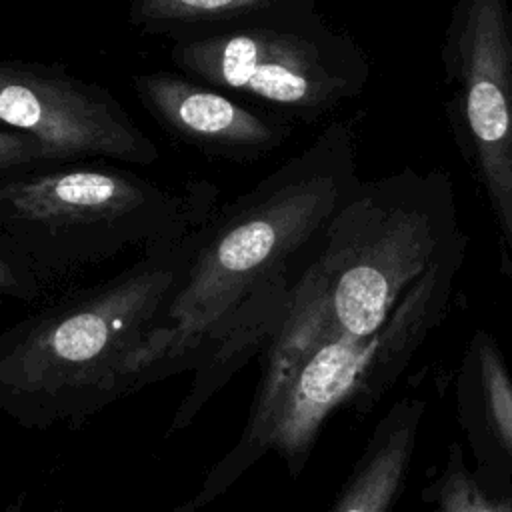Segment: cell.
<instances>
[{"instance_id": "cell-1", "label": "cell", "mask_w": 512, "mask_h": 512, "mask_svg": "<svg viewBox=\"0 0 512 512\" xmlns=\"http://www.w3.org/2000/svg\"><path fill=\"white\" fill-rule=\"evenodd\" d=\"M354 186L352 134L336 124L196 242L146 346L152 382L194 370L168 434L190 426L268 344L326 224Z\"/></svg>"}, {"instance_id": "cell-2", "label": "cell", "mask_w": 512, "mask_h": 512, "mask_svg": "<svg viewBox=\"0 0 512 512\" xmlns=\"http://www.w3.org/2000/svg\"><path fill=\"white\" fill-rule=\"evenodd\" d=\"M198 238L156 246L120 274L0 332V410L18 426L76 428L152 384L146 344Z\"/></svg>"}, {"instance_id": "cell-3", "label": "cell", "mask_w": 512, "mask_h": 512, "mask_svg": "<svg viewBox=\"0 0 512 512\" xmlns=\"http://www.w3.org/2000/svg\"><path fill=\"white\" fill-rule=\"evenodd\" d=\"M456 232L452 186L440 172L356 184L326 224L262 364L284 366L318 344L376 332Z\"/></svg>"}, {"instance_id": "cell-4", "label": "cell", "mask_w": 512, "mask_h": 512, "mask_svg": "<svg viewBox=\"0 0 512 512\" xmlns=\"http://www.w3.org/2000/svg\"><path fill=\"white\" fill-rule=\"evenodd\" d=\"M464 248L456 232L376 332L318 344L284 366L262 364L240 438L172 512H200L270 450L296 480L328 416L340 408L366 414L442 322Z\"/></svg>"}, {"instance_id": "cell-5", "label": "cell", "mask_w": 512, "mask_h": 512, "mask_svg": "<svg viewBox=\"0 0 512 512\" xmlns=\"http://www.w3.org/2000/svg\"><path fill=\"white\" fill-rule=\"evenodd\" d=\"M188 200L104 164H34L0 172V246L42 290L132 250L170 244Z\"/></svg>"}, {"instance_id": "cell-6", "label": "cell", "mask_w": 512, "mask_h": 512, "mask_svg": "<svg viewBox=\"0 0 512 512\" xmlns=\"http://www.w3.org/2000/svg\"><path fill=\"white\" fill-rule=\"evenodd\" d=\"M0 124L38 140L52 162L102 156L146 166L158 158L108 90L42 64L0 60Z\"/></svg>"}, {"instance_id": "cell-7", "label": "cell", "mask_w": 512, "mask_h": 512, "mask_svg": "<svg viewBox=\"0 0 512 512\" xmlns=\"http://www.w3.org/2000/svg\"><path fill=\"white\" fill-rule=\"evenodd\" d=\"M172 60L214 86L302 112L324 110L350 88L314 42L268 28L182 40L172 48Z\"/></svg>"}, {"instance_id": "cell-8", "label": "cell", "mask_w": 512, "mask_h": 512, "mask_svg": "<svg viewBox=\"0 0 512 512\" xmlns=\"http://www.w3.org/2000/svg\"><path fill=\"white\" fill-rule=\"evenodd\" d=\"M506 0H462L454 22L460 98L480 178L512 250V76Z\"/></svg>"}, {"instance_id": "cell-9", "label": "cell", "mask_w": 512, "mask_h": 512, "mask_svg": "<svg viewBox=\"0 0 512 512\" xmlns=\"http://www.w3.org/2000/svg\"><path fill=\"white\" fill-rule=\"evenodd\" d=\"M454 398L474 476L494 494H512V374L490 332L476 330L470 338Z\"/></svg>"}, {"instance_id": "cell-10", "label": "cell", "mask_w": 512, "mask_h": 512, "mask_svg": "<svg viewBox=\"0 0 512 512\" xmlns=\"http://www.w3.org/2000/svg\"><path fill=\"white\" fill-rule=\"evenodd\" d=\"M142 104L180 138L212 150L252 152L274 146L282 134L224 94L166 72L140 74Z\"/></svg>"}, {"instance_id": "cell-11", "label": "cell", "mask_w": 512, "mask_h": 512, "mask_svg": "<svg viewBox=\"0 0 512 512\" xmlns=\"http://www.w3.org/2000/svg\"><path fill=\"white\" fill-rule=\"evenodd\" d=\"M426 404L400 398L374 426L370 438L326 512H392L416 452Z\"/></svg>"}, {"instance_id": "cell-12", "label": "cell", "mask_w": 512, "mask_h": 512, "mask_svg": "<svg viewBox=\"0 0 512 512\" xmlns=\"http://www.w3.org/2000/svg\"><path fill=\"white\" fill-rule=\"evenodd\" d=\"M432 512H512V494H494L466 464L460 442L448 446L442 468L422 490Z\"/></svg>"}, {"instance_id": "cell-13", "label": "cell", "mask_w": 512, "mask_h": 512, "mask_svg": "<svg viewBox=\"0 0 512 512\" xmlns=\"http://www.w3.org/2000/svg\"><path fill=\"white\" fill-rule=\"evenodd\" d=\"M274 2L278 0H132L130 20L142 30H166L246 14Z\"/></svg>"}, {"instance_id": "cell-14", "label": "cell", "mask_w": 512, "mask_h": 512, "mask_svg": "<svg viewBox=\"0 0 512 512\" xmlns=\"http://www.w3.org/2000/svg\"><path fill=\"white\" fill-rule=\"evenodd\" d=\"M52 162L38 140L0 124V172Z\"/></svg>"}, {"instance_id": "cell-15", "label": "cell", "mask_w": 512, "mask_h": 512, "mask_svg": "<svg viewBox=\"0 0 512 512\" xmlns=\"http://www.w3.org/2000/svg\"><path fill=\"white\" fill-rule=\"evenodd\" d=\"M42 292L38 280L0 246V298L8 296L22 302H34Z\"/></svg>"}, {"instance_id": "cell-16", "label": "cell", "mask_w": 512, "mask_h": 512, "mask_svg": "<svg viewBox=\"0 0 512 512\" xmlns=\"http://www.w3.org/2000/svg\"><path fill=\"white\" fill-rule=\"evenodd\" d=\"M508 62H510V76H512V38H510V48H508Z\"/></svg>"}]
</instances>
